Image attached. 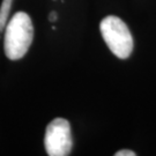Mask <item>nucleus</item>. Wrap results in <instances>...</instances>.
<instances>
[{"mask_svg": "<svg viewBox=\"0 0 156 156\" xmlns=\"http://www.w3.org/2000/svg\"><path fill=\"white\" fill-rule=\"evenodd\" d=\"M34 38L31 19L24 12H17L8 21L5 29L4 50L11 60H19L29 50Z\"/></svg>", "mask_w": 156, "mask_h": 156, "instance_id": "obj_1", "label": "nucleus"}, {"mask_svg": "<svg viewBox=\"0 0 156 156\" xmlns=\"http://www.w3.org/2000/svg\"><path fill=\"white\" fill-rule=\"evenodd\" d=\"M102 37L112 53L119 59H126L133 51V37L126 23L113 15L104 17L100 24Z\"/></svg>", "mask_w": 156, "mask_h": 156, "instance_id": "obj_2", "label": "nucleus"}, {"mask_svg": "<svg viewBox=\"0 0 156 156\" xmlns=\"http://www.w3.org/2000/svg\"><path fill=\"white\" fill-rule=\"evenodd\" d=\"M44 145L45 151L50 156H67L71 154L73 139L68 120L56 118L46 126Z\"/></svg>", "mask_w": 156, "mask_h": 156, "instance_id": "obj_3", "label": "nucleus"}, {"mask_svg": "<svg viewBox=\"0 0 156 156\" xmlns=\"http://www.w3.org/2000/svg\"><path fill=\"white\" fill-rule=\"evenodd\" d=\"M12 4H13V0H2V4L0 7V34L2 31V29L5 28L8 15L11 13Z\"/></svg>", "mask_w": 156, "mask_h": 156, "instance_id": "obj_4", "label": "nucleus"}, {"mask_svg": "<svg viewBox=\"0 0 156 156\" xmlns=\"http://www.w3.org/2000/svg\"><path fill=\"white\" fill-rule=\"evenodd\" d=\"M116 156H135L136 154L134 153L133 151H127V149H123V151H117L116 154H115Z\"/></svg>", "mask_w": 156, "mask_h": 156, "instance_id": "obj_5", "label": "nucleus"}, {"mask_svg": "<svg viewBox=\"0 0 156 156\" xmlns=\"http://www.w3.org/2000/svg\"><path fill=\"white\" fill-rule=\"evenodd\" d=\"M57 19H58V15H57L56 12H51L50 15H49V20H50L51 22H55Z\"/></svg>", "mask_w": 156, "mask_h": 156, "instance_id": "obj_6", "label": "nucleus"}]
</instances>
